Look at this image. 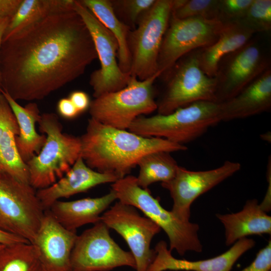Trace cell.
<instances>
[{"instance_id": "6da1fadb", "label": "cell", "mask_w": 271, "mask_h": 271, "mask_svg": "<svg viewBox=\"0 0 271 271\" xmlns=\"http://www.w3.org/2000/svg\"><path fill=\"white\" fill-rule=\"evenodd\" d=\"M97 58L75 10L53 14L2 41L1 89L16 100H41L82 75Z\"/></svg>"}, {"instance_id": "7a4b0ae2", "label": "cell", "mask_w": 271, "mask_h": 271, "mask_svg": "<svg viewBox=\"0 0 271 271\" xmlns=\"http://www.w3.org/2000/svg\"><path fill=\"white\" fill-rule=\"evenodd\" d=\"M80 139V157L86 164L118 179L128 175L147 154L160 151L171 153L187 149L185 145L162 138L142 137L128 130L103 124L91 117Z\"/></svg>"}, {"instance_id": "3957f363", "label": "cell", "mask_w": 271, "mask_h": 271, "mask_svg": "<svg viewBox=\"0 0 271 271\" xmlns=\"http://www.w3.org/2000/svg\"><path fill=\"white\" fill-rule=\"evenodd\" d=\"M220 121V103L201 101L179 108L168 114L140 116L128 130L142 137L160 138L185 145Z\"/></svg>"}, {"instance_id": "277c9868", "label": "cell", "mask_w": 271, "mask_h": 271, "mask_svg": "<svg viewBox=\"0 0 271 271\" xmlns=\"http://www.w3.org/2000/svg\"><path fill=\"white\" fill-rule=\"evenodd\" d=\"M46 142L40 152L26 164L29 183L35 189L46 188L63 177L80 157V137L62 131L58 116L53 113L41 115L38 122Z\"/></svg>"}, {"instance_id": "5b68a950", "label": "cell", "mask_w": 271, "mask_h": 271, "mask_svg": "<svg viewBox=\"0 0 271 271\" xmlns=\"http://www.w3.org/2000/svg\"><path fill=\"white\" fill-rule=\"evenodd\" d=\"M111 187L117 200L140 210L165 231L171 251L175 250L181 255L188 251H202L198 233L199 225L182 221L171 211L165 209L148 189H143L138 185L136 177L128 175L112 183Z\"/></svg>"}, {"instance_id": "8992f818", "label": "cell", "mask_w": 271, "mask_h": 271, "mask_svg": "<svg viewBox=\"0 0 271 271\" xmlns=\"http://www.w3.org/2000/svg\"><path fill=\"white\" fill-rule=\"evenodd\" d=\"M160 71L144 80L131 76L124 88L103 94L90 102L91 118L106 125L128 129L138 117L157 109L154 83Z\"/></svg>"}, {"instance_id": "52a82bcc", "label": "cell", "mask_w": 271, "mask_h": 271, "mask_svg": "<svg viewBox=\"0 0 271 271\" xmlns=\"http://www.w3.org/2000/svg\"><path fill=\"white\" fill-rule=\"evenodd\" d=\"M200 50L192 51L180 59L167 73L165 91L157 103L158 113L168 114L191 103L216 102V80L202 69Z\"/></svg>"}, {"instance_id": "ba28073f", "label": "cell", "mask_w": 271, "mask_h": 271, "mask_svg": "<svg viewBox=\"0 0 271 271\" xmlns=\"http://www.w3.org/2000/svg\"><path fill=\"white\" fill-rule=\"evenodd\" d=\"M173 0H156L130 32L128 47L131 76L145 80L158 72V60L172 11Z\"/></svg>"}, {"instance_id": "9c48e42d", "label": "cell", "mask_w": 271, "mask_h": 271, "mask_svg": "<svg viewBox=\"0 0 271 271\" xmlns=\"http://www.w3.org/2000/svg\"><path fill=\"white\" fill-rule=\"evenodd\" d=\"M30 184L6 175L0 176V230L31 243L45 210Z\"/></svg>"}, {"instance_id": "30bf717a", "label": "cell", "mask_w": 271, "mask_h": 271, "mask_svg": "<svg viewBox=\"0 0 271 271\" xmlns=\"http://www.w3.org/2000/svg\"><path fill=\"white\" fill-rule=\"evenodd\" d=\"M224 25L218 19L200 17L180 19L171 15L158 60V71L161 75L167 74L186 54L213 44Z\"/></svg>"}, {"instance_id": "8fae6325", "label": "cell", "mask_w": 271, "mask_h": 271, "mask_svg": "<svg viewBox=\"0 0 271 271\" xmlns=\"http://www.w3.org/2000/svg\"><path fill=\"white\" fill-rule=\"evenodd\" d=\"M75 11L80 16L92 37L100 67L93 71L90 84L96 98L103 94L119 90L127 85L131 76L123 72L117 59L118 43L106 28L80 1H76Z\"/></svg>"}, {"instance_id": "7c38bea8", "label": "cell", "mask_w": 271, "mask_h": 271, "mask_svg": "<svg viewBox=\"0 0 271 271\" xmlns=\"http://www.w3.org/2000/svg\"><path fill=\"white\" fill-rule=\"evenodd\" d=\"M252 38L219 61L214 77L217 103L233 97L270 68V61L265 51Z\"/></svg>"}, {"instance_id": "4fadbf2b", "label": "cell", "mask_w": 271, "mask_h": 271, "mask_svg": "<svg viewBox=\"0 0 271 271\" xmlns=\"http://www.w3.org/2000/svg\"><path fill=\"white\" fill-rule=\"evenodd\" d=\"M109 229L100 221L77 235L71 257L72 271H108L122 266L136 269L132 253L114 241Z\"/></svg>"}, {"instance_id": "5bb4252c", "label": "cell", "mask_w": 271, "mask_h": 271, "mask_svg": "<svg viewBox=\"0 0 271 271\" xmlns=\"http://www.w3.org/2000/svg\"><path fill=\"white\" fill-rule=\"evenodd\" d=\"M100 221L126 241L135 260V269L147 271L156 256L151 243L160 232V227L150 218L141 216L134 207L119 201L103 213Z\"/></svg>"}, {"instance_id": "9a60e30c", "label": "cell", "mask_w": 271, "mask_h": 271, "mask_svg": "<svg viewBox=\"0 0 271 271\" xmlns=\"http://www.w3.org/2000/svg\"><path fill=\"white\" fill-rule=\"evenodd\" d=\"M240 168L239 163L229 161L218 168L206 171H190L179 166L174 177L161 183L173 199L171 211L181 220L190 221V207L193 202Z\"/></svg>"}, {"instance_id": "2e32d148", "label": "cell", "mask_w": 271, "mask_h": 271, "mask_svg": "<svg viewBox=\"0 0 271 271\" xmlns=\"http://www.w3.org/2000/svg\"><path fill=\"white\" fill-rule=\"evenodd\" d=\"M77 235L62 226L46 210L40 228L30 243L43 271H72L71 253Z\"/></svg>"}, {"instance_id": "e0dca14e", "label": "cell", "mask_w": 271, "mask_h": 271, "mask_svg": "<svg viewBox=\"0 0 271 271\" xmlns=\"http://www.w3.org/2000/svg\"><path fill=\"white\" fill-rule=\"evenodd\" d=\"M255 245L253 239L243 238L236 241L226 251L215 257L195 261L175 258L164 241L159 242L156 256L147 271H230L235 262Z\"/></svg>"}, {"instance_id": "ac0fdd59", "label": "cell", "mask_w": 271, "mask_h": 271, "mask_svg": "<svg viewBox=\"0 0 271 271\" xmlns=\"http://www.w3.org/2000/svg\"><path fill=\"white\" fill-rule=\"evenodd\" d=\"M117 180L113 175L90 168L80 157L63 177L49 187L38 190L37 196L46 211L61 198L86 192L100 184L113 183Z\"/></svg>"}, {"instance_id": "d6986e66", "label": "cell", "mask_w": 271, "mask_h": 271, "mask_svg": "<svg viewBox=\"0 0 271 271\" xmlns=\"http://www.w3.org/2000/svg\"><path fill=\"white\" fill-rule=\"evenodd\" d=\"M221 121L246 118L271 108V69H267L233 97L220 103Z\"/></svg>"}, {"instance_id": "ffe728a7", "label": "cell", "mask_w": 271, "mask_h": 271, "mask_svg": "<svg viewBox=\"0 0 271 271\" xmlns=\"http://www.w3.org/2000/svg\"><path fill=\"white\" fill-rule=\"evenodd\" d=\"M19 132L15 116L0 91L1 172L19 182L30 184L27 165L21 158L17 147L16 137Z\"/></svg>"}, {"instance_id": "44dd1931", "label": "cell", "mask_w": 271, "mask_h": 271, "mask_svg": "<svg viewBox=\"0 0 271 271\" xmlns=\"http://www.w3.org/2000/svg\"><path fill=\"white\" fill-rule=\"evenodd\" d=\"M115 200V194L111 189L108 194L100 197L70 201L58 200L47 210L64 228L76 232V229L83 225L100 221L102 213Z\"/></svg>"}, {"instance_id": "7402d4cb", "label": "cell", "mask_w": 271, "mask_h": 271, "mask_svg": "<svg viewBox=\"0 0 271 271\" xmlns=\"http://www.w3.org/2000/svg\"><path fill=\"white\" fill-rule=\"evenodd\" d=\"M225 229V244L229 246L250 235L270 234L271 217L256 199L247 200L240 211L216 215Z\"/></svg>"}, {"instance_id": "603a6c76", "label": "cell", "mask_w": 271, "mask_h": 271, "mask_svg": "<svg viewBox=\"0 0 271 271\" xmlns=\"http://www.w3.org/2000/svg\"><path fill=\"white\" fill-rule=\"evenodd\" d=\"M17 121L19 132L16 137L18 151L22 160L27 163L37 155L46 140L45 134H39L36 129L41 114L38 105L30 102L24 106L19 104L8 93L0 88Z\"/></svg>"}, {"instance_id": "cb8c5ba5", "label": "cell", "mask_w": 271, "mask_h": 271, "mask_svg": "<svg viewBox=\"0 0 271 271\" xmlns=\"http://www.w3.org/2000/svg\"><path fill=\"white\" fill-rule=\"evenodd\" d=\"M254 33L240 22L224 23L217 40L210 46L200 49L199 60L203 71L214 77L220 59L240 48L253 37Z\"/></svg>"}, {"instance_id": "d4e9b609", "label": "cell", "mask_w": 271, "mask_h": 271, "mask_svg": "<svg viewBox=\"0 0 271 271\" xmlns=\"http://www.w3.org/2000/svg\"><path fill=\"white\" fill-rule=\"evenodd\" d=\"M75 2V0H22L10 20L3 40L50 15L74 11Z\"/></svg>"}, {"instance_id": "484cf974", "label": "cell", "mask_w": 271, "mask_h": 271, "mask_svg": "<svg viewBox=\"0 0 271 271\" xmlns=\"http://www.w3.org/2000/svg\"><path fill=\"white\" fill-rule=\"evenodd\" d=\"M80 2L114 36L118 46L117 59L119 67L123 72L129 73L130 55L128 40L130 27L117 18L111 2L108 0H81Z\"/></svg>"}, {"instance_id": "4316f807", "label": "cell", "mask_w": 271, "mask_h": 271, "mask_svg": "<svg viewBox=\"0 0 271 271\" xmlns=\"http://www.w3.org/2000/svg\"><path fill=\"white\" fill-rule=\"evenodd\" d=\"M137 166L139 167V173L136 177L137 183L145 189L155 182L170 181L174 177L179 167L170 153L163 151L145 155Z\"/></svg>"}, {"instance_id": "83f0119b", "label": "cell", "mask_w": 271, "mask_h": 271, "mask_svg": "<svg viewBox=\"0 0 271 271\" xmlns=\"http://www.w3.org/2000/svg\"><path fill=\"white\" fill-rule=\"evenodd\" d=\"M0 271H43L32 244L21 242L5 245L0 250Z\"/></svg>"}, {"instance_id": "f1b7e54d", "label": "cell", "mask_w": 271, "mask_h": 271, "mask_svg": "<svg viewBox=\"0 0 271 271\" xmlns=\"http://www.w3.org/2000/svg\"><path fill=\"white\" fill-rule=\"evenodd\" d=\"M254 34L271 29V1L253 0L247 13L239 22Z\"/></svg>"}, {"instance_id": "f546056e", "label": "cell", "mask_w": 271, "mask_h": 271, "mask_svg": "<svg viewBox=\"0 0 271 271\" xmlns=\"http://www.w3.org/2000/svg\"><path fill=\"white\" fill-rule=\"evenodd\" d=\"M218 4L219 0H186L181 7L172 11L171 16L180 19L200 17L219 20Z\"/></svg>"}, {"instance_id": "4dcf8cb0", "label": "cell", "mask_w": 271, "mask_h": 271, "mask_svg": "<svg viewBox=\"0 0 271 271\" xmlns=\"http://www.w3.org/2000/svg\"><path fill=\"white\" fill-rule=\"evenodd\" d=\"M252 2L253 0H219L218 19L223 23L240 21Z\"/></svg>"}, {"instance_id": "1f68e13d", "label": "cell", "mask_w": 271, "mask_h": 271, "mask_svg": "<svg viewBox=\"0 0 271 271\" xmlns=\"http://www.w3.org/2000/svg\"><path fill=\"white\" fill-rule=\"evenodd\" d=\"M156 0H124L115 1L114 3L121 7L129 21L134 23L144 13L149 10Z\"/></svg>"}, {"instance_id": "d6a6232c", "label": "cell", "mask_w": 271, "mask_h": 271, "mask_svg": "<svg viewBox=\"0 0 271 271\" xmlns=\"http://www.w3.org/2000/svg\"><path fill=\"white\" fill-rule=\"evenodd\" d=\"M271 241L259 250L253 261L247 267L240 271H270Z\"/></svg>"}, {"instance_id": "836d02e7", "label": "cell", "mask_w": 271, "mask_h": 271, "mask_svg": "<svg viewBox=\"0 0 271 271\" xmlns=\"http://www.w3.org/2000/svg\"><path fill=\"white\" fill-rule=\"evenodd\" d=\"M74 105L79 113L87 110L90 101L88 95L84 91L77 90L71 92L68 97Z\"/></svg>"}, {"instance_id": "e575fe53", "label": "cell", "mask_w": 271, "mask_h": 271, "mask_svg": "<svg viewBox=\"0 0 271 271\" xmlns=\"http://www.w3.org/2000/svg\"><path fill=\"white\" fill-rule=\"evenodd\" d=\"M57 110L61 116L67 119L75 118L80 114L69 98H63L59 100Z\"/></svg>"}, {"instance_id": "d590c367", "label": "cell", "mask_w": 271, "mask_h": 271, "mask_svg": "<svg viewBox=\"0 0 271 271\" xmlns=\"http://www.w3.org/2000/svg\"><path fill=\"white\" fill-rule=\"evenodd\" d=\"M22 0H0V18H11Z\"/></svg>"}, {"instance_id": "8d00e7d4", "label": "cell", "mask_w": 271, "mask_h": 271, "mask_svg": "<svg viewBox=\"0 0 271 271\" xmlns=\"http://www.w3.org/2000/svg\"><path fill=\"white\" fill-rule=\"evenodd\" d=\"M21 242H29L26 239L19 236L0 230V244L8 245Z\"/></svg>"}, {"instance_id": "74e56055", "label": "cell", "mask_w": 271, "mask_h": 271, "mask_svg": "<svg viewBox=\"0 0 271 271\" xmlns=\"http://www.w3.org/2000/svg\"><path fill=\"white\" fill-rule=\"evenodd\" d=\"M267 177L268 182V189L263 201L260 204L262 209L266 212L270 209V188H271V162L270 158L268 160L267 167Z\"/></svg>"}, {"instance_id": "f35d334b", "label": "cell", "mask_w": 271, "mask_h": 271, "mask_svg": "<svg viewBox=\"0 0 271 271\" xmlns=\"http://www.w3.org/2000/svg\"><path fill=\"white\" fill-rule=\"evenodd\" d=\"M11 18H0V49L2 43L3 38L6 28L8 25ZM1 87V78L0 73V88Z\"/></svg>"}, {"instance_id": "ab89813d", "label": "cell", "mask_w": 271, "mask_h": 271, "mask_svg": "<svg viewBox=\"0 0 271 271\" xmlns=\"http://www.w3.org/2000/svg\"><path fill=\"white\" fill-rule=\"evenodd\" d=\"M269 136H270V135L269 136V132H268L267 134L261 135V138L265 141H267V142H269Z\"/></svg>"}, {"instance_id": "60d3db41", "label": "cell", "mask_w": 271, "mask_h": 271, "mask_svg": "<svg viewBox=\"0 0 271 271\" xmlns=\"http://www.w3.org/2000/svg\"><path fill=\"white\" fill-rule=\"evenodd\" d=\"M5 245H1L0 244V250Z\"/></svg>"}, {"instance_id": "b9f144b4", "label": "cell", "mask_w": 271, "mask_h": 271, "mask_svg": "<svg viewBox=\"0 0 271 271\" xmlns=\"http://www.w3.org/2000/svg\"><path fill=\"white\" fill-rule=\"evenodd\" d=\"M1 175H2V174H1V170H0V176H1Z\"/></svg>"}]
</instances>
